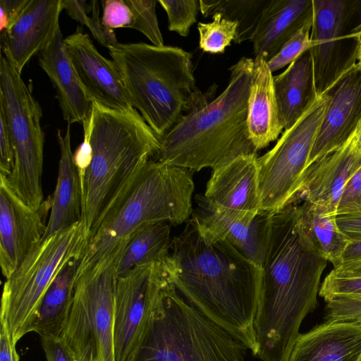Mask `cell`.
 <instances>
[{"mask_svg": "<svg viewBox=\"0 0 361 361\" xmlns=\"http://www.w3.org/2000/svg\"><path fill=\"white\" fill-rule=\"evenodd\" d=\"M56 135L60 147L58 177L51 195V208L47 229L42 240L82 220V192L71 149L70 125H68L64 135L58 130Z\"/></svg>", "mask_w": 361, "mask_h": 361, "instance_id": "obj_25", "label": "cell"}, {"mask_svg": "<svg viewBox=\"0 0 361 361\" xmlns=\"http://www.w3.org/2000/svg\"><path fill=\"white\" fill-rule=\"evenodd\" d=\"M81 258L69 261L46 291L30 332L40 337H61L72 308Z\"/></svg>", "mask_w": 361, "mask_h": 361, "instance_id": "obj_28", "label": "cell"}, {"mask_svg": "<svg viewBox=\"0 0 361 361\" xmlns=\"http://www.w3.org/2000/svg\"><path fill=\"white\" fill-rule=\"evenodd\" d=\"M108 50L132 106L159 140L183 116L212 100L196 86L192 54L181 48L118 42Z\"/></svg>", "mask_w": 361, "mask_h": 361, "instance_id": "obj_4", "label": "cell"}, {"mask_svg": "<svg viewBox=\"0 0 361 361\" xmlns=\"http://www.w3.org/2000/svg\"><path fill=\"white\" fill-rule=\"evenodd\" d=\"M332 271L345 276H361V240L350 242Z\"/></svg>", "mask_w": 361, "mask_h": 361, "instance_id": "obj_40", "label": "cell"}, {"mask_svg": "<svg viewBox=\"0 0 361 361\" xmlns=\"http://www.w3.org/2000/svg\"><path fill=\"white\" fill-rule=\"evenodd\" d=\"M38 60L55 88L63 119L69 125L87 120L91 116L93 103L78 78L66 52L61 30L53 41L39 53Z\"/></svg>", "mask_w": 361, "mask_h": 361, "instance_id": "obj_22", "label": "cell"}, {"mask_svg": "<svg viewBox=\"0 0 361 361\" xmlns=\"http://www.w3.org/2000/svg\"><path fill=\"white\" fill-rule=\"evenodd\" d=\"M305 233L321 255L334 267L350 241L340 231L336 214L308 201L298 205Z\"/></svg>", "mask_w": 361, "mask_h": 361, "instance_id": "obj_29", "label": "cell"}, {"mask_svg": "<svg viewBox=\"0 0 361 361\" xmlns=\"http://www.w3.org/2000/svg\"><path fill=\"white\" fill-rule=\"evenodd\" d=\"M12 336L4 322L0 320V361H19Z\"/></svg>", "mask_w": 361, "mask_h": 361, "instance_id": "obj_45", "label": "cell"}, {"mask_svg": "<svg viewBox=\"0 0 361 361\" xmlns=\"http://www.w3.org/2000/svg\"><path fill=\"white\" fill-rule=\"evenodd\" d=\"M190 170L149 159L132 176L91 233L78 274L115 250L142 225H178L192 214Z\"/></svg>", "mask_w": 361, "mask_h": 361, "instance_id": "obj_5", "label": "cell"}, {"mask_svg": "<svg viewBox=\"0 0 361 361\" xmlns=\"http://www.w3.org/2000/svg\"><path fill=\"white\" fill-rule=\"evenodd\" d=\"M167 14L168 29L187 37L191 26L197 22L200 11V0H159Z\"/></svg>", "mask_w": 361, "mask_h": 361, "instance_id": "obj_34", "label": "cell"}, {"mask_svg": "<svg viewBox=\"0 0 361 361\" xmlns=\"http://www.w3.org/2000/svg\"><path fill=\"white\" fill-rule=\"evenodd\" d=\"M116 256L117 248L78 274L61 336L66 348L74 352L93 344L94 361H115Z\"/></svg>", "mask_w": 361, "mask_h": 361, "instance_id": "obj_10", "label": "cell"}, {"mask_svg": "<svg viewBox=\"0 0 361 361\" xmlns=\"http://www.w3.org/2000/svg\"><path fill=\"white\" fill-rule=\"evenodd\" d=\"M325 302L324 322H353L361 318V295L335 298Z\"/></svg>", "mask_w": 361, "mask_h": 361, "instance_id": "obj_37", "label": "cell"}, {"mask_svg": "<svg viewBox=\"0 0 361 361\" xmlns=\"http://www.w3.org/2000/svg\"><path fill=\"white\" fill-rule=\"evenodd\" d=\"M90 4L91 16L87 15L90 2L85 1L63 0V8L71 18L85 25L101 45L108 49L118 44L114 30L106 27L102 23V17L99 16V1L93 0Z\"/></svg>", "mask_w": 361, "mask_h": 361, "instance_id": "obj_31", "label": "cell"}, {"mask_svg": "<svg viewBox=\"0 0 361 361\" xmlns=\"http://www.w3.org/2000/svg\"><path fill=\"white\" fill-rule=\"evenodd\" d=\"M13 166V147L4 114L0 109V174L8 176Z\"/></svg>", "mask_w": 361, "mask_h": 361, "instance_id": "obj_41", "label": "cell"}, {"mask_svg": "<svg viewBox=\"0 0 361 361\" xmlns=\"http://www.w3.org/2000/svg\"><path fill=\"white\" fill-rule=\"evenodd\" d=\"M329 96L307 168L343 146L361 123V70L357 64L326 92Z\"/></svg>", "mask_w": 361, "mask_h": 361, "instance_id": "obj_16", "label": "cell"}, {"mask_svg": "<svg viewBox=\"0 0 361 361\" xmlns=\"http://www.w3.org/2000/svg\"><path fill=\"white\" fill-rule=\"evenodd\" d=\"M329 96L317 97L272 149L257 157L260 210L276 213L293 204Z\"/></svg>", "mask_w": 361, "mask_h": 361, "instance_id": "obj_11", "label": "cell"}, {"mask_svg": "<svg viewBox=\"0 0 361 361\" xmlns=\"http://www.w3.org/2000/svg\"><path fill=\"white\" fill-rule=\"evenodd\" d=\"M356 133H357L358 140L361 143V123H360V126H358V128L356 130Z\"/></svg>", "mask_w": 361, "mask_h": 361, "instance_id": "obj_48", "label": "cell"}, {"mask_svg": "<svg viewBox=\"0 0 361 361\" xmlns=\"http://www.w3.org/2000/svg\"><path fill=\"white\" fill-rule=\"evenodd\" d=\"M327 262L308 238L298 205L271 215L254 320L255 357L288 360L303 319L317 305Z\"/></svg>", "mask_w": 361, "mask_h": 361, "instance_id": "obj_2", "label": "cell"}, {"mask_svg": "<svg viewBox=\"0 0 361 361\" xmlns=\"http://www.w3.org/2000/svg\"><path fill=\"white\" fill-rule=\"evenodd\" d=\"M47 361H71L69 354L61 337H40Z\"/></svg>", "mask_w": 361, "mask_h": 361, "instance_id": "obj_44", "label": "cell"}, {"mask_svg": "<svg viewBox=\"0 0 361 361\" xmlns=\"http://www.w3.org/2000/svg\"><path fill=\"white\" fill-rule=\"evenodd\" d=\"M210 23H198L199 47L204 52L210 54L224 53L226 47L235 42L238 24L228 20L216 13Z\"/></svg>", "mask_w": 361, "mask_h": 361, "instance_id": "obj_32", "label": "cell"}, {"mask_svg": "<svg viewBox=\"0 0 361 361\" xmlns=\"http://www.w3.org/2000/svg\"><path fill=\"white\" fill-rule=\"evenodd\" d=\"M361 325L324 322L300 334L287 361H360Z\"/></svg>", "mask_w": 361, "mask_h": 361, "instance_id": "obj_21", "label": "cell"}, {"mask_svg": "<svg viewBox=\"0 0 361 361\" xmlns=\"http://www.w3.org/2000/svg\"><path fill=\"white\" fill-rule=\"evenodd\" d=\"M312 22L298 30L280 49L279 52L267 61L272 73L290 64L303 52L312 47L311 29Z\"/></svg>", "mask_w": 361, "mask_h": 361, "instance_id": "obj_35", "label": "cell"}, {"mask_svg": "<svg viewBox=\"0 0 361 361\" xmlns=\"http://www.w3.org/2000/svg\"><path fill=\"white\" fill-rule=\"evenodd\" d=\"M272 73L267 61L261 56H255L247 102V124L250 138L257 151L276 140L283 129Z\"/></svg>", "mask_w": 361, "mask_h": 361, "instance_id": "obj_24", "label": "cell"}, {"mask_svg": "<svg viewBox=\"0 0 361 361\" xmlns=\"http://www.w3.org/2000/svg\"><path fill=\"white\" fill-rule=\"evenodd\" d=\"M279 116L287 130L313 104L317 94L310 49L294 60L281 73L274 76Z\"/></svg>", "mask_w": 361, "mask_h": 361, "instance_id": "obj_26", "label": "cell"}, {"mask_svg": "<svg viewBox=\"0 0 361 361\" xmlns=\"http://www.w3.org/2000/svg\"><path fill=\"white\" fill-rule=\"evenodd\" d=\"M0 109L4 112L14 151V166L6 176L15 193L29 207L44 200L42 176L44 135L42 112L21 74L6 59L0 63Z\"/></svg>", "mask_w": 361, "mask_h": 361, "instance_id": "obj_9", "label": "cell"}, {"mask_svg": "<svg viewBox=\"0 0 361 361\" xmlns=\"http://www.w3.org/2000/svg\"><path fill=\"white\" fill-rule=\"evenodd\" d=\"M51 208V195L38 209L31 208L0 174V265L6 279L42 241Z\"/></svg>", "mask_w": 361, "mask_h": 361, "instance_id": "obj_14", "label": "cell"}, {"mask_svg": "<svg viewBox=\"0 0 361 361\" xmlns=\"http://www.w3.org/2000/svg\"><path fill=\"white\" fill-rule=\"evenodd\" d=\"M66 52L90 100L105 109L133 111L121 73L102 56L81 27L64 38Z\"/></svg>", "mask_w": 361, "mask_h": 361, "instance_id": "obj_15", "label": "cell"}, {"mask_svg": "<svg viewBox=\"0 0 361 361\" xmlns=\"http://www.w3.org/2000/svg\"><path fill=\"white\" fill-rule=\"evenodd\" d=\"M82 221L59 231L39 244L4 282L0 320L17 343L35 321L42 298L51 282L71 259L82 257L88 242Z\"/></svg>", "mask_w": 361, "mask_h": 361, "instance_id": "obj_8", "label": "cell"}, {"mask_svg": "<svg viewBox=\"0 0 361 361\" xmlns=\"http://www.w3.org/2000/svg\"><path fill=\"white\" fill-rule=\"evenodd\" d=\"M353 35L355 38L357 42V66L361 70V20L358 24L353 28Z\"/></svg>", "mask_w": 361, "mask_h": 361, "instance_id": "obj_47", "label": "cell"}, {"mask_svg": "<svg viewBox=\"0 0 361 361\" xmlns=\"http://www.w3.org/2000/svg\"><path fill=\"white\" fill-rule=\"evenodd\" d=\"M30 0H0V31L6 32L17 20Z\"/></svg>", "mask_w": 361, "mask_h": 361, "instance_id": "obj_42", "label": "cell"}, {"mask_svg": "<svg viewBox=\"0 0 361 361\" xmlns=\"http://www.w3.org/2000/svg\"><path fill=\"white\" fill-rule=\"evenodd\" d=\"M247 349L187 302L169 281L133 361H245Z\"/></svg>", "mask_w": 361, "mask_h": 361, "instance_id": "obj_7", "label": "cell"}, {"mask_svg": "<svg viewBox=\"0 0 361 361\" xmlns=\"http://www.w3.org/2000/svg\"><path fill=\"white\" fill-rule=\"evenodd\" d=\"M171 226L167 222L149 223L135 229L117 248L118 277L152 264L164 265L170 256Z\"/></svg>", "mask_w": 361, "mask_h": 361, "instance_id": "obj_27", "label": "cell"}, {"mask_svg": "<svg viewBox=\"0 0 361 361\" xmlns=\"http://www.w3.org/2000/svg\"><path fill=\"white\" fill-rule=\"evenodd\" d=\"M312 19V0H269L250 39L253 54L268 61Z\"/></svg>", "mask_w": 361, "mask_h": 361, "instance_id": "obj_23", "label": "cell"}, {"mask_svg": "<svg viewBox=\"0 0 361 361\" xmlns=\"http://www.w3.org/2000/svg\"><path fill=\"white\" fill-rule=\"evenodd\" d=\"M66 350L69 354L71 361H94L93 344H90L78 352H74L68 348Z\"/></svg>", "mask_w": 361, "mask_h": 361, "instance_id": "obj_46", "label": "cell"}, {"mask_svg": "<svg viewBox=\"0 0 361 361\" xmlns=\"http://www.w3.org/2000/svg\"><path fill=\"white\" fill-rule=\"evenodd\" d=\"M353 322H355V323L361 325V318H360V319H357L355 321H353Z\"/></svg>", "mask_w": 361, "mask_h": 361, "instance_id": "obj_49", "label": "cell"}, {"mask_svg": "<svg viewBox=\"0 0 361 361\" xmlns=\"http://www.w3.org/2000/svg\"><path fill=\"white\" fill-rule=\"evenodd\" d=\"M169 282L161 265L137 267L117 276L114 308L115 361H133L163 288Z\"/></svg>", "mask_w": 361, "mask_h": 361, "instance_id": "obj_13", "label": "cell"}, {"mask_svg": "<svg viewBox=\"0 0 361 361\" xmlns=\"http://www.w3.org/2000/svg\"><path fill=\"white\" fill-rule=\"evenodd\" d=\"M340 231L350 241L361 240V210L336 216Z\"/></svg>", "mask_w": 361, "mask_h": 361, "instance_id": "obj_43", "label": "cell"}, {"mask_svg": "<svg viewBox=\"0 0 361 361\" xmlns=\"http://www.w3.org/2000/svg\"><path fill=\"white\" fill-rule=\"evenodd\" d=\"M102 7V21L111 30L130 28L132 23V11L127 0H104Z\"/></svg>", "mask_w": 361, "mask_h": 361, "instance_id": "obj_38", "label": "cell"}, {"mask_svg": "<svg viewBox=\"0 0 361 361\" xmlns=\"http://www.w3.org/2000/svg\"><path fill=\"white\" fill-rule=\"evenodd\" d=\"M186 222L172 239L170 256L161 265L169 281L192 305L255 355L261 268L194 216Z\"/></svg>", "mask_w": 361, "mask_h": 361, "instance_id": "obj_1", "label": "cell"}, {"mask_svg": "<svg viewBox=\"0 0 361 361\" xmlns=\"http://www.w3.org/2000/svg\"><path fill=\"white\" fill-rule=\"evenodd\" d=\"M195 200L197 207L192 215L261 268L273 214L226 210L212 204L203 195H197Z\"/></svg>", "mask_w": 361, "mask_h": 361, "instance_id": "obj_19", "label": "cell"}, {"mask_svg": "<svg viewBox=\"0 0 361 361\" xmlns=\"http://www.w3.org/2000/svg\"><path fill=\"white\" fill-rule=\"evenodd\" d=\"M203 196L226 210L250 214L261 211L257 154L240 156L214 169Z\"/></svg>", "mask_w": 361, "mask_h": 361, "instance_id": "obj_20", "label": "cell"}, {"mask_svg": "<svg viewBox=\"0 0 361 361\" xmlns=\"http://www.w3.org/2000/svg\"><path fill=\"white\" fill-rule=\"evenodd\" d=\"M269 0H200L204 17L221 13L238 24L235 44L252 38L261 14Z\"/></svg>", "mask_w": 361, "mask_h": 361, "instance_id": "obj_30", "label": "cell"}, {"mask_svg": "<svg viewBox=\"0 0 361 361\" xmlns=\"http://www.w3.org/2000/svg\"><path fill=\"white\" fill-rule=\"evenodd\" d=\"M90 140L92 159L80 180L81 221L88 238L132 176L160 148L159 139L137 110L118 111L94 103Z\"/></svg>", "mask_w": 361, "mask_h": 361, "instance_id": "obj_6", "label": "cell"}, {"mask_svg": "<svg viewBox=\"0 0 361 361\" xmlns=\"http://www.w3.org/2000/svg\"><path fill=\"white\" fill-rule=\"evenodd\" d=\"M310 49L318 97L357 63L353 28L361 20V1L312 0Z\"/></svg>", "mask_w": 361, "mask_h": 361, "instance_id": "obj_12", "label": "cell"}, {"mask_svg": "<svg viewBox=\"0 0 361 361\" xmlns=\"http://www.w3.org/2000/svg\"><path fill=\"white\" fill-rule=\"evenodd\" d=\"M360 361H361V360H360Z\"/></svg>", "mask_w": 361, "mask_h": 361, "instance_id": "obj_50", "label": "cell"}, {"mask_svg": "<svg viewBox=\"0 0 361 361\" xmlns=\"http://www.w3.org/2000/svg\"><path fill=\"white\" fill-rule=\"evenodd\" d=\"M361 210V167L346 184L337 207L336 215Z\"/></svg>", "mask_w": 361, "mask_h": 361, "instance_id": "obj_39", "label": "cell"}, {"mask_svg": "<svg viewBox=\"0 0 361 361\" xmlns=\"http://www.w3.org/2000/svg\"><path fill=\"white\" fill-rule=\"evenodd\" d=\"M361 167V143L357 133L341 147L305 171L295 200L301 198L336 215L344 188Z\"/></svg>", "mask_w": 361, "mask_h": 361, "instance_id": "obj_17", "label": "cell"}, {"mask_svg": "<svg viewBox=\"0 0 361 361\" xmlns=\"http://www.w3.org/2000/svg\"><path fill=\"white\" fill-rule=\"evenodd\" d=\"M132 11L131 29L143 34L153 45L162 47L164 39L156 13L157 1L127 0Z\"/></svg>", "mask_w": 361, "mask_h": 361, "instance_id": "obj_33", "label": "cell"}, {"mask_svg": "<svg viewBox=\"0 0 361 361\" xmlns=\"http://www.w3.org/2000/svg\"><path fill=\"white\" fill-rule=\"evenodd\" d=\"M63 10V0H30L15 23L1 34L2 52L20 74L30 59L60 30Z\"/></svg>", "mask_w": 361, "mask_h": 361, "instance_id": "obj_18", "label": "cell"}, {"mask_svg": "<svg viewBox=\"0 0 361 361\" xmlns=\"http://www.w3.org/2000/svg\"><path fill=\"white\" fill-rule=\"evenodd\" d=\"M319 295L324 301L345 296L361 295V276H345L332 270L322 281Z\"/></svg>", "mask_w": 361, "mask_h": 361, "instance_id": "obj_36", "label": "cell"}, {"mask_svg": "<svg viewBox=\"0 0 361 361\" xmlns=\"http://www.w3.org/2000/svg\"><path fill=\"white\" fill-rule=\"evenodd\" d=\"M254 59L243 56L229 68L226 88L200 109L185 114L160 140L154 160L198 171L257 154L248 133L247 102Z\"/></svg>", "mask_w": 361, "mask_h": 361, "instance_id": "obj_3", "label": "cell"}]
</instances>
